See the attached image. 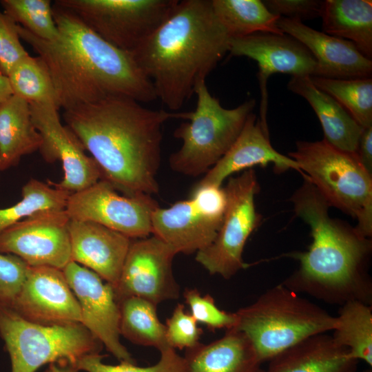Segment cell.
<instances>
[{
    "label": "cell",
    "mask_w": 372,
    "mask_h": 372,
    "mask_svg": "<svg viewBox=\"0 0 372 372\" xmlns=\"http://www.w3.org/2000/svg\"><path fill=\"white\" fill-rule=\"evenodd\" d=\"M191 115L109 96L64 110L63 118L97 164L102 179L125 196H152L159 191L163 125L172 118L189 120Z\"/></svg>",
    "instance_id": "6da1fadb"
},
{
    "label": "cell",
    "mask_w": 372,
    "mask_h": 372,
    "mask_svg": "<svg viewBox=\"0 0 372 372\" xmlns=\"http://www.w3.org/2000/svg\"><path fill=\"white\" fill-rule=\"evenodd\" d=\"M59 36L42 40L18 25L20 38L43 61L52 77L59 109L70 110L109 96L139 103L157 99L152 82L131 53L109 43L68 10L52 3Z\"/></svg>",
    "instance_id": "7a4b0ae2"
},
{
    "label": "cell",
    "mask_w": 372,
    "mask_h": 372,
    "mask_svg": "<svg viewBox=\"0 0 372 372\" xmlns=\"http://www.w3.org/2000/svg\"><path fill=\"white\" fill-rule=\"evenodd\" d=\"M291 201L296 214L310 227L312 242L307 251L291 254L300 265L282 284L330 304L371 305V240L331 218L330 205L309 180L304 179Z\"/></svg>",
    "instance_id": "3957f363"
},
{
    "label": "cell",
    "mask_w": 372,
    "mask_h": 372,
    "mask_svg": "<svg viewBox=\"0 0 372 372\" xmlns=\"http://www.w3.org/2000/svg\"><path fill=\"white\" fill-rule=\"evenodd\" d=\"M229 39L211 0H179L169 17L131 54L157 99L176 111L229 52Z\"/></svg>",
    "instance_id": "277c9868"
},
{
    "label": "cell",
    "mask_w": 372,
    "mask_h": 372,
    "mask_svg": "<svg viewBox=\"0 0 372 372\" xmlns=\"http://www.w3.org/2000/svg\"><path fill=\"white\" fill-rule=\"evenodd\" d=\"M262 363L311 335L332 331L336 317L282 283L236 312Z\"/></svg>",
    "instance_id": "5b68a950"
},
{
    "label": "cell",
    "mask_w": 372,
    "mask_h": 372,
    "mask_svg": "<svg viewBox=\"0 0 372 372\" xmlns=\"http://www.w3.org/2000/svg\"><path fill=\"white\" fill-rule=\"evenodd\" d=\"M302 172L327 200L357 220L361 236L372 235V175L360 163L357 153L338 149L324 139L297 141L289 152Z\"/></svg>",
    "instance_id": "8992f818"
},
{
    "label": "cell",
    "mask_w": 372,
    "mask_h": 372,
    "mask_svg": "<svg viewBox=\"0 0 372 372\" xmlns=\"http://www.w3.org/2000/svg\"><path fill=\"white\" fill-rule=\"evenodd\" d=\"M194 94L195 110L174 132L183 145L169 158L172 170L189 176L206 174L227 152L256 105V101L249 99L236 107L225 108L211 94L205 81L197 84Z\"/></svg>",
    "instance_id": "52a82bcc"
},
{
    "label": "cell",
    "mask_w": 372,
    "mask_h": 372,
    "mask_svg": "<svg viewBox=\"0 0 372 372\" xmlns=\"http://www.w3.org/2000/svg\"><path fill=\"white\" fill-rule=\"evenodd\" d=\"M0 336L10 356L11 372H35L55 362L76 366L83 357L100 353L103 347L81 323L39 324L1 304Z\"/></svg>",
    "instance_id": "ba28073f"
},
{
    "label": "cell",
    "mask_w": 372,
    "mask_h": 372,
    "mask_svg": "<svg viewBox=\"0 0 372 372\" xmlns=\"http://www.w3.org/2000/svg\"><path fill=\"white\" fill-rule=\"evenodd\" d=\"M179 0H56L114 47L132 53L169 17Z\"/></svg>",
    "instance_id": "9c48e42d"
},
{
    "label": "cell",
    "mask_w": 372,
    "mask_h": 372,
    "mask_svg": "<svg viewBox=\"0 0 372 372\" xmlns=\"http://www.w3.org/2000/svg\"><path fill=\"white\" fill-rule=\"evenodd\" d=\"M224 189L227 205L221 226L211 244L196 253V260L210 274L229 279L248 267L242 254L248 238L260 223L255 207L260 186L251 168L230 178Z\"/></svg>",
    "instance_id": "30bf717a"
},
{
    "label": "cell",
    "mask_w": 372,
    "mask_h": 372,
    "mask_svg": "<svg viewBox=\"0 0 372 372\" xmlns=\"http://www.w3.org/2000/svg\"><path fill=\"white\" fill-rule=\"evenodd\" d=\"M157 207L151 196H121L110 182L101 179L71 194L65 209L70 219L92 221L138 239L152 234V214Z\"/></svg>",
    "instance_id": "8fae6325"
},
{
    "label": "cell",
    "mask_w": 372,
    "mask_h": 372,
    "mask_svg": "<svg viewBox=\"0 0 372 372\" xmlns=\"http://www.w3.org/2000/svg\"><path fill=\"white\" fill-rule=\"evenodd\" d=\"M177 254L154 235L132 240L120 278L113 287L117 303L130 297L156 305L177 299L180 287L172 272V260Z\"/></svg>",
    "instance_id": "7c38bea8"
},
{
    "label": "cell",
    "mask_w": 372,
    "mask_h": 372,
    "mask_svg": "<svg viewBox=\"0 0 372 372\" xmlns=\"http://www.w3.org/2000/svg\"><path fill=\"white\" fill-rule=\"evenodd\" d=\"M69 221L65 209L37 211L0 234V253L14 255L30 267L63 269L72 261Z\"/></svg>",
    "instance_id": "4fadbf2b"
},
{
    "label": "cell",
    "mask_w": 372,
    "mask_h": 372,
    "mask_svg": "<svg viewBox=\"0 0 372 372\" xmlns=\"http://www.w3.org/2000/svg\"><path fill=\"white\" fill-rule=\"evenodd\" d=\"M34 125L41 136L39 149L49 163L59 161L63 171L62 180L50 184L70 193L84 189L102 179L94 160L85 153L83 145L65 125L61 123L59 109L54 105L30 103Z\"/></svg>",
    "instance_id": "5bb4252c"
},
{
    "label": "cell",
    "mask_w": 372,
    "mask_h": 372,
    "mask_svg": "<svg viewBox=\"0 0 372 372\" xmlns=\"http://www.w3.org/2000/svg\"><path fill=\"white\" fill-rule=\"evenodd\" d=\"M79 302L82 324L120 362L135 360L120 341L118 304L113 287L92 270L70 261L63 269Z\"/></svg>",
    "instance_id": "9a60e30c"
},
{
    "label": "cell",
    "mask_w": 372,
    "mask_h": 372,
    "mask_svg": "<svg viewBox=\"0 0 372 372\" xmlns=\"http://www.w3.org/2000/svg\"><path fill=\"white\" fill-rule=\"evenodd\" d=\"M229 52L232 56H247L258 63V79L261 92L259 119L266 127L267 81L269 77L275 73L289 74L291 76H311L316 66V61L309 50L286 34L257 32L231 38Z\"/></svg>",
    "instance_id": "2e32d148"
},
{
    "label": "cell",
    "mask_w": 372,
    "mask_h": 372,
    "mask_svg": "<svg viewBox=\"0 0 372 372\" xmlns=\"http://www.w3.org/2000/svg\"><path fill=\"white\" fill-rule=\"evenodd\" d=\"M24 319L39 324L81 323L80 307L62 269L30 267L10 307Z\"/></svg>",
    "instance_id": "e0dca14e"
},
{
    "label": "cell",
    "mask_w": 372,
    "mask_h": 372,
    "mask_svg": "<svg viewBox=\"0 0 372 372\" xmlns=\"http://www.w3.org/2000/svg\"><path fill=\"white\" fill-rule=\"evenodd\" d=\"M278 28L304 45L316 61L311 76L337 79L371 78L372 61L352 42L314 30L297 19L280 17Z\"/></svg>",
    "instance_id": "ac0fdd59"
},
{
    "label": "cell",
    "mask_w": 372,
    "mask_h": 372,
    "mask_svg": "<svg viewBox=\"0 0 372 372\" xmlns=\"http://www.w3.org/2000/svg\"><path fill=\"white\" fill-rule=\"evenodd\" d=\"M273 165L278 172L288 169L300 171L296 162L276 151L271 145L267 127L251 112L238 137L227 152L193 188L207 185L221 187L230 175L260 165Z\"/></svg>",
    "instance_id": "d6986e66"
},
{
    "label": "cell",
    "mask_w": 372,
    "mask_h": 372,
    "mask_svg": "<svg viewBox=\"0 0 372 372\" xmlns=\"http://www.w3.org/2000/svg\"><path fill=\"white\" fill-rule=\"evenodd\" d=\"M71 258L114 287L132 242L127 236L99 223L70 219Z\"/></svg>",
    "instance_id": "ffe728a7"
},
{
    "label": "cell",
    "mask_w": 372,
    "mask_h": 372,
    "mask_svg": "<svg viewBox=\"0 0 372 372\" xmlns=\"http://www.w3.org/2000/svg\"><path fill=\"white\" fill-rule=\"evenodd\" d=\"M152 234L176 251L197 253L215 239L223 220L205 214L194 203L180 200L169 208L157 207L152 214Z\"/></svg>",
    "instance_id": "44dd1931"
},
{
    "label": "cell",
    "mask_w": 372,
    "mask_h": 372,
    "mask_svg": "<svg viewBox=\"0 0 372 372\" xmlns=\"http://www.w3.org/2000/svg\"><path fill=\"white\" fill-rule=\"evenodd\" d=\"M265 372H356L358 362L327 333L308 337L268 361Z\"/></svg>",
    "instance_id": "7402d4cb"
},
{
    "label": "cell",
    "mask_w": 372,
    "mask_h": 372,
    "mask_svg": "<svg viewBox=\"0 0 372 372\" xmlns=\"http://www.w3.org/2000/svg\"><path fill=\"white\" fill-rule=\"evenodd\" d=\"M185 372H257L260 362L250 340L233 328L208 344L186 349Z\"/></svg>",
    "instance_id": "603a6c76"
},
{
    "label": "cell",
    "mask_w": 372,
    "mask_h": 372,
    "mask_svg": "<svg viewBox=\"0 0 372 372\" xmlns=\"http://www.w3.org/2000/svg\"><path fill=\"white\" fill-rule=\"evenodd\" d=\"M287 88L311 106L327 143L341 151L357 153L363 128L337 101L315 86L309 76H291Z\"/></svg>",
    "instance_id": "cb8c5ba5"
},
{
    "label": "cell",
    "mask_w": 372,
    "mask_h": 372,
    "mask_svg": "<svg viewBox=\"0 0 372 372\" xmlns=\"http://www.w3.org/2000/svg\"><path fill=\"white\" fill-rule=\"evenodd\" d=\"M41 142L30 103L12 94L0 105V171L17 165L23 156L39 151Z\"/></svg>",
    "instance_id": "d4e9b609"
},
{
    "label": "cell",
    "mask_w": 372,
    "mask_h": 372,
    "mask_svg": "<svg viewBox=\"0 0 372 372\" xmlns=\"http://www.w3.org/2000/svg\"><path fill=\"white\" fill-rule=\"evenodd\" d=\"M323 32L348 40L372 58V1L326 0L322 13Z\"/></svg>",
    "instance_id": "484cf974"
},
{
    "label": "cell",
    "mask_w": 372,
    "mask_h": 372,
    "mask_svg": "<svg viewBox=\"0 0 372 372\" xmlns=\"http://www.w3.org/2000/svg\"><path fill=\"white\" fill-rule=\"evenodd\" d=\"M213 12L229 37L257 32L284 34L278 27L280 16L260 0H211Z\"/></svg>",
    "instance_id": "4316f807"
},
{
    "label": "cell",
    "mask_w": 372,
    "mask_h": 372,
    "mask_svg": "<svg viewBox=\"0 0 372 372\" xmlns=\"http://www.w3.org/2000/svg\"><path fill=\"white\" fill-rule=\"evenodd\" d=\"M120 334L130 342L152 347L160 352L172 348L166 338V327L158 319L156 305L138 297L118 302Z\"/></svg>",
    "instance_id": "83f0119b"
},
{
    "label": "cell",
    "mask_w": 372,
    "mask_h": 372,
    "mask_svg": "<svg viewBox=\"0 0 372 372\" xmlns=\"http://www.w3.org/2000/svg\"><path fill=\"white\" fill-rule=\"evenodd\" d=\"M331 335L352 358L372 366V306L350 301L340 306Z\"/></svg>",
    "instance_id": "f1b7e54d"
},
{
    "label": "cell",
    "mask_w": 372,
    "mask_h": 372,
    "mask_svg": "<svg viewBox=\"0 0 372 372\" xmlns=\"http://www.w3.org/2000/svg\"><path fill=\"white\" fill-rule=\"evenodd\" d=\"M8 79L14 95L29 103L52 104L59 109L52 77L39 56L28 54L22 59L12 68Z\"/></svg>",
    "instance_id": "f546056e"
},
{
    "label": "cell",
    "mask_w": 372,
    "mask_h": 372,
    "mask_svg": "<svg viewBox=\"0 0 372 372\" xmlns=\"http://www.w3.org/2000/svg\"><path fill=\"white\" fill-rule=\"evenodd\" d=\"M318 89L337 101L364 129L372 126V79L310 76Z\"/></svg>",
    "instance_id": "4dcf8cb0"
},
{
    "label": "cell",
    "mask_w": 372,
    "mask_h": 372,
    "mask_svg": "<svg viewBox=\"0 0 372 372\" xmlns=\"http://www.w3.org/2000/svg\"><path fill=\"white\" fill-rule=\"evenodd\" d=\"M71 194L37 179H30L22 187L21 199L12 206L0 209V234L37 211L65 209Z\"/></svg>",
    "instance_id": "1f68e13d"
},
{
    "label": "cell",
    "mask_w": 372,
    "mask_h": 372,
    "mask_svg": "<svg viewBox=\"0 0 372 372\" xmlns=\"http://www.w3.org/2000/svg\"><path fill=\"white\" fill-rule=\"evenodd\" d=\"M4 13L35 37L54 41L59 36L50 0H2Z\"/></svg>",
    "instance_id": "d6a6232c"
},
{
    "label": "cell",
    "mask_w": 372,
    "mask_h": 372,
    "mask_svg": "<svg viewBox=\"0 0 372 372\" xmlns=\"http://www.w3.org/2000/svg\"><path fill=\"white\" fill-rule=\"evenodd\" d=\"M105 355L100 353L87 355L78 362L76 367L85 372H185L184 358L170 348L161 352V358L155 364L140 367L130 362H120L117 365L105 364Z\"/></svg>",
    "instance_id": "836d02e7"
},
{
    "label": "cell",
    "mask_w": 372,
    "mask_h": 372,
    "mask_svg": "<svg viewBox=\"0 0 372 372\" xmlns=\"http://www.w3.org/2000/svg\"><path fill=\"white\" fill-rule=\"evenodd\" d=\"M183 297L190 308L192 316L198 323H203L209 329L228 330L236 326L238 317L236 312L230 313L220 309L209 294L202 296L198 289L187 288L183 293Z\"/></svg>",
    "instance_id": "e575fe53"
},
{
    "label": "cell",
    "mask_w": 372,
    "mask_h": 372,
    "mask_svg": "<svg viewBox=\"0 0 372 372\" xmlns=\"http://www.w3.org/2000/svg\"><path fill=\"white\" fill-rule=\"evenodd\" d=\"M165 327L167 342L174 349H188L200 343L203 330L192 314L185 311L183 304L176 305L167 319Z\"/></svg>",
    "instance_id": "d590c367"
},
{
    "label": "cell",
    "mask_w": 372,
    "mask_h": 372,
    "mask_svg": "<svg viewBox=\"0 0 372 372\" xmlns=\"http://www.w3.org/2000/svg\"><path fill=\"white\" fill-rule=\"evenodd\" d=\"M17 26L0 11V74L7 77L12 68L29 54L21 42Z\"/></svg>",
    "instance_id": "8d00e7d4"
},
{
    "label": "cell",
    "mask_w": 372,
    "mask_h": 372,
    "mask_svg": "<svg viewBox=\"0 0 372 372\" xmlns=\"http://www.w3.org/2000/svg\"><path fill=\"white\" fill-rule=\"evenodd\" d=\"M29 267L20 258L0 253V304L11 305L25 282Z\"/></svg>",
    "instance_id": "74e56055"
},
{
    "label": "cell",
    "mask_w": 372,
    "mask_h": 372,
    "mask_svg": "<svg viewBox=\"0 0 372 372\" xmlns=\"http://www.w3.org/2000/svg\"><path fill=\"white\" fill-rule=\"evenodd\" d=\"M273 14L302 21L321 16L323 1L318 0H266L262 1Z\"/></svg>",
    "instance_id": "f35d334b"
},
{
    "label": "cell",
    "mask_w": 372,
    "mask_h": 372,
    "mask_svg": "<svg viewBox=\"0 0 372 372\" xmlns=\"http://www.w3.org/2000/svg\"><path fill=\"white\" fill-rule=\"evenodd\" d=\"M357 155L364 168L372 175V126L363 129Z\"/></svg>",
    "instance_id": "ab89813d"
},
{
    "label": "cell",
    "mask_w": 372,
    "mask_h": 372,
    "mask_svg": "<svg viewBox=\"0 0 372 372\" xmlns=\"http://www.w3.org/2000/svg\"><path fill=\"white\" fill-rule=\"evenodd\" d=\"M78 368L68 363H52L43 372H79Z\"/></svg>",
    "instance_id": "60d3db41"
},
{
    "label": "cell",
    "mask_w": 372,
    "mask_h": 372,
    "mask_svg": "<svg viewBox=\"0 0 372 372\" xmlns=\"http://www.w3.org/2000/svg\"><path fill=\"white\" fill-rule=\"evenodd\" d=\"M12 94L8 77L0 74V105Z\"/></svg>",
    "instance_id": "b9f144b4"
},
{
    "label": "cell",
    "mask_w": 372,
    "mask_h": 372,
    "mask_svg": "<svg viewBox=\"0 0 372 372\" xmlns=\"http://www.w3.org/2000/svg\"><path fill=\"white\" fill-rule=\"evenodd\" d=\"M362 372H372V370H371V369H366V370H364V371H363Z\"/></svg>",
    "instance_id": "7bdbcfd3"
},
{
    "label": "cell",
    "mask_w": 372,
    "mask_h": 372,
    "mask_svg": "<svg viewBox=\"0 0 372 372\" xmlns=\"http://www.w3.org/2000/svg\"><path fill=\"white\" fill-rule=\"evenodd\" d=\"M257 372H265V370L262 369L261 368H260Z\"/></svg>",
    "instance_id": "ee69618b"
},
{
    "label": "cell",
    "mask_w": 372,
    "mask_h": 372,
    "mask_svg": "<svg viewBox=\"0 0 372 372\" xmlns=\"http://www.w3.org/2000/svg\"><path fill=\"white\" fill-rule=\"evenodd\" d=\"M1 172V171H0Z\"/></svg>",
    "instance_id": "f6af8a7d"
}]
</instances>
